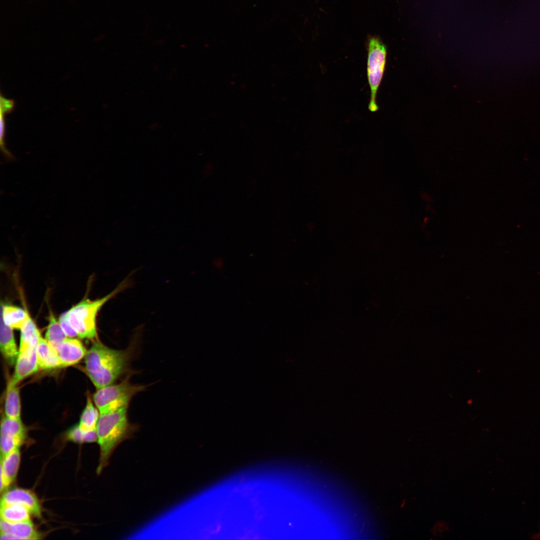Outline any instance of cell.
Wrapping results in <instances>:
<instances>
[{
	"label": "cell",
	"instance_id": "1",
	"mask_svg": "<svg viewBox=\"0 0 540 540\" xmlns=\"http://www.w3.org/2000/svg\"><path fill=\"white\" fill-rule=\"evenodd\" d=\"M132 352L94 342L85 356L86 372L97 389L112 384L128 370Z\"/></svg>",
	"mask_w": 540,
	"mask_h": 540
},
{
	"label": "cell",
	"instance_id": "2",
	"mask_svg": "<svg viewBox=\"0 0 540 540\" xmlns=\"http://www.w3.org/2000/svg\"><path fill=\"white\" fill-rule=\"evenodd\" d=\"M128 408L100 414L97 426L98 442L100 455L96 473L100 474L108 464L116 447L130 438L136 431V425L130 424L128 416Z\"/></svg>",
	"mask_w": 540,
	"mask_h": 540
},
{
	"label": "cell",
	"instance_id": "3",
	"mask_svg": "<svg viewBox=\"0 0 540 540\" xmlns=\"http://www.w3.org/2000/svg\"><path fill=\"white\" fill-rule=\"evenodd\" d=\"M127 284L126 281L124 280L105 296L94 300H82L66 312L69 322L78 338L93 339L97 336L96 316L98 312L106 302L124 288Z\"/></svg>",
	"mask_w": 540,
	"mask_h": 540
},
{
	"label": "cell",
	"instance_id": "4",
	"mask_svg": "<svg viewBox=\"0 0 540 540\" xmlns=\"http://www.w3.org/2000/svg\"><path fill=\"white\" fill-rule=\"evenodd\" d=\"M146 386L131 384L128 379L118 384L106 386L97 389L93 398L100 414L128 408L132 397L144 391Z\"/></svg>",
	"mask_w": 540,
	"mask_h": 540
},
{
	"label": "cell",
	"instance_id": "5",
	"mask_svg": "<svg viewBox=\"0 0 540 540\" xmlns=\"http://www.w3.org/2000/svg\"><path fill=\"white\" fill-rule=\"evenodd\" d=\"M367 50L366 73L370 88L368 108L370 112H376L378 110L376 96L385 70L387 51L385 44L376 36L368 39Z\"/></svg>",
	"mask_w": 540,
	"mask_h": 540
},
{
	"label": "cell",
	"instance_id": "6",
	"mask_svg": "<svg viewBox=\"0 0 540 540\" xmlns=\"http://www.w3.org/2000/svg\"><path fill=\"white\" fill-rule=\"evenodd\" d=\"M27 431L20 420L3 416L0 424L1 458L20 448L26 438Z\"/></svg>",
	"mask_w": 540,
	"mask_h": 540
},
{
	"label": "cell",
	"instance_id": "7",
	"mask_svg": "<svg viewBox=\"0 0 540 540\" xmlns=\"http://www.w3.org/2000/svg\"><path fill=\"white\" fill-rule=\"evenodd\" d=\"M36 348H29L19 352L14 373L8 388L16 386L19 382L40 369Z\"/></svg>",
	"mask_w": 540,
	"mask_h": 540
},
{
	"label": "cell",
	"instance_id": "8",
	"mask_svg": "<svg viewBox=\"0 0 540 540\" xmlns=\"http://www.w3.org/2000/svg\"><path fill=\"white\" fill-rule=\"evenodd\" d=\"M17 504L25 506L32 514L40 518L42 508L40 502L32 491L22 488H14L4 492L0 504Z\"/></svg>",
	"mask_w": 540,
	"mask_h": 540
},
{
	"label": "cell",
	"instance_id": "9",
	"mask_svg": "<svg viewBox=\"0 0 540 540\" xmlns=\"http://www.w3.org/2000/svg\"><path fill=\"white\" fill-rule=\"evenodd\" d=\"M60 362V368L78 363L87 352L82 342L74 338L68 337L54 348Z\"/></svg>",
	"mask_w": 540,
	"mask_h": 540
},
{
	"label": "cell",
	"instance_id": "10",
	"mask_svg": "<svg viewBox=\"0 0 540 540\" xmlns=\"http://www.w3.org/2000/svg\"><path fill=\"white\" fill-rule=\"evenodd\" d=\"M1 540H37L40 534L35 528L30 520L9 522L0 519Z\"/></svg>",
	"mask_w": 540,
	"mask_h": 540
},
{
	"label": "cell",
	"instance_id": "11",
	"mask_svg": "<svg viewBox=\"0 0 540 540\" xmlns=\"http://www.w3.org/2000/svg\"><path fill=\"white\" fill-rule=\"evenodd\" d=\"M20 461L19 448L12 451L4 456L1 458L0 461V492L5 490L16 480Z\"/></svg>",
	"mask_w": 540,
	"mask_h": 540
},
{
	"label": "cell",
	"instance_id": "12",
	"mask_svg": "<svg viewBox=\"0 0 540 540\" xmlns=\"http://www.w3.org/2000/svg\"><path fill=\"white\" fill-rule=\"evenodd\" d=\"M0 349L5 360L10 366L14 365L18 356L12 328L0 318Z\"/></svg>",
	"mask_w": 540,
	"mask_h": 540
},
{
	"label": "cell",
	"instance_id": "13",
	"mask_svg": "<svg viewBox=\"0 0 540 540\" xmlns=\"http://www.w3.org/2000/svg\"><path fill=\"white\" fill-rule=\"evenodd\" d=\"M36 351L40 369L60 368V362L56 352L46 339L40 338Z\"/></svg>",
	"mask_w": 540,
	"mask_h": 540
},
{
	"label": "cell",
	"instance_id": "14",
	"mask_svg": "<svg viewBox=\"0 0 540 540\" xmlns=\"http://www.w3.org/2000/svg\"><path fill=\"white\" fill-rule=\"evenodd\" d=\"M0 312V318L12 329L20 330L29 314L24 309L10 304H2Z\"/></svg>",
	"mask_w": 540,
	"mask_h": 540
},
{
	"label": "cell",
	"instance_id": "15",
	"mask_svg": "<svg viewBox=\"0 0 540 540\" xmlns=\"http://www.w3.org/2000/svg\"><path fill=\"white\" fill-rule=\"evenodd\" d=\"M20 330L19 352L29 348L36 347L42 336L36 324L29 314Z\"/></svg>",
	"mask_w": 540,
	"mask_h": 540
},
{
	"label": "cell",
	"instance_id": "16",
	"mask_svg": "<svg viewBox=\"0 0 540 540\" xmlns=\"http://www.w3.org/2000/svg\"><path fill=\"white\" fill-rule=\"evenodd\" d=\"M0 519L9 522L30 520V512L24 506L17 504H0Z\"/></svg>",
	"mask_w": 540,
	"mask_h": 540
},
{
	"label": "cell",
	"instance_id": "17",
	"mask_svg": "<svg viewBox=\"0 0 540 540\" xmlns=\"http://www.w3.org/2000/svg\"><path fill=\"white\" fill-rule=\"evenodd\" d=\"M6 416L20 420V400L19 388L16 386L7 388L5 402Z\"/></svg>",
	"mask_w": 540,
	"mask_h": 540
},
{
	"label": "cell",
	"instance_id": "18",
	"mask_svg": "<svg viewBox=\"0 0 540 540\" xmlns=\"http://www.w3.org/2000/svg\"><path fill=\"white\" fill-rule=\"evenodd\" d=\"M98 412V409L94 406L88 397L86 406L80 416L78 424L80 428L85 432L96 430L100 417Z\"/></svg>",
	"mask_w": 540,
	"mask_h": 540
},
{
	"label": "cell",
	"instance_id": "19",
	"mask_svg": "<svg viewBox=\"0 0 540 540\" xmlns=\"http://www.w3.org/2000/svg\"><path fill=\"white\" fill-rule=\"evenodd\" d=\"M68 336L64 332L59 321L52 312H50L48 324L45 334V339L54 349L57 345L65 340Z\"/></svg>",
	"mask_w": 540,
	"mask_h": 540
},
{
	"label": "cell",
	"instance_id": "20",
	"mask_svg": "<svg viewBox=\"0 0 540 540\" xmlns=\"http://www.w3.org/2000/svg\"><path fill=\"white\" fill-rule=\"evenodd\" d=\"M66 437L68 440L80 444L94 442L98 440L96 429L85 432L80 428L78 424L70 428L66 432Z\"/></svg>",
	"mask_w": 540,
	"mask_h": 540
},
{
	"label": "cell",
	"instance_id": "21",
	"mask_svg": "<svg viewBox=\"0 0 540 540\" xmlns=\"http://www.w3.org/2000/svg\"><path fill=\"white\" fill-rule=\"evenodd\" d=\"M4 114L0 112V148L2 152L5 157V158L9 160H13L14 159L13 155L7 150L5 146L4 142V136H5V120H4Z\"/></svg>",
	"mask_w": 540,
	"mask_h": 540
},
{
	"label": "cell",
	"instance_id": "22",
	"mask_svg": "<svg viewBox=\"0 0 540 540\" xmlns=\"http://www.w3.org/2000/svg\"><path fill=\"white\" fill-rule=\"evenodd\" d=\"M58 321L64 332L68 337L74 338L78 336L76 332L72 326L67 318L66 312L60 315Z\"/></svg>",
	"mask_w": 540,
	"mask_h": 540
},
{
	"label": "cell",
	"instance_id": "23",
	"mask_svg": "<svg viewBox=\"0 0 540 540\" xmlns=\"http://www.w3.org/2000/svg\"><path fill=\"white\" fill-rule=\"evenodd\" d=\"M14 102L13 100L6 99L0 96V112L4 114L10 112L14 108Z\"/></svg>",
	"mask_w": 540,
	"mask_h": 540
}]
</instances>
